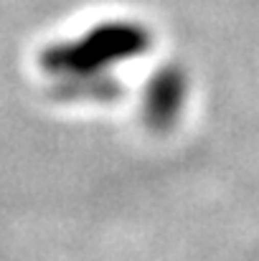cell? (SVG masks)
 I'll list each match as a JSON object with an SVG mask.
<instances>
[{
	"mask_svg": "<svg viewBox=\"0 0 259 261\" xmlns=\"http://www.w3.org/2000/svg\"><path fill=\"white\" fill-rule=\"evenodd\" d=\"M148 48V33L140 25L130 23H109L99 25L84 38L64 46H54L43 54L41 64L49 74H56L61 79L74 76H97L102 69L132 59Z\"/></svg>",
	"mask_w": 259,
	"mask_h": 261,
	"instance_id": "cell-1",
	"label": "cell"
},
{
	"mask_svg": "<svg viewBox=\"0 0 259 261\" xmlns=\"http://www.w3.org/2000/svg\"><path fill=\"white\" fill-rule=\"evenodd\" d=\"M59 94L64 99H89V101H109L120 94V84L109 76H74L61 79Z\"/></svg>",
	"mask_w": 259,
	"mask_h": 261,
	"instance_id": "cell-3",
	"label": "cell"
},
{
	"mask_svg": "<svg viewBox=\"0 0 259 261\" xmlns=\"http://www.w3.org/2000/svg\"><path fill=\"white\" fill-rule=\"evenodd\" d=\"M188 94L185 74L178 66L160 69L145 87L143 94V119L153 132H168L173 129L178 114L183 112Z\"/></svg>",
	"mask_w": 259,
	"mask_h": 261,
	"instance_id": "cell-2",
	"label": "cell"
}]
</instances>
